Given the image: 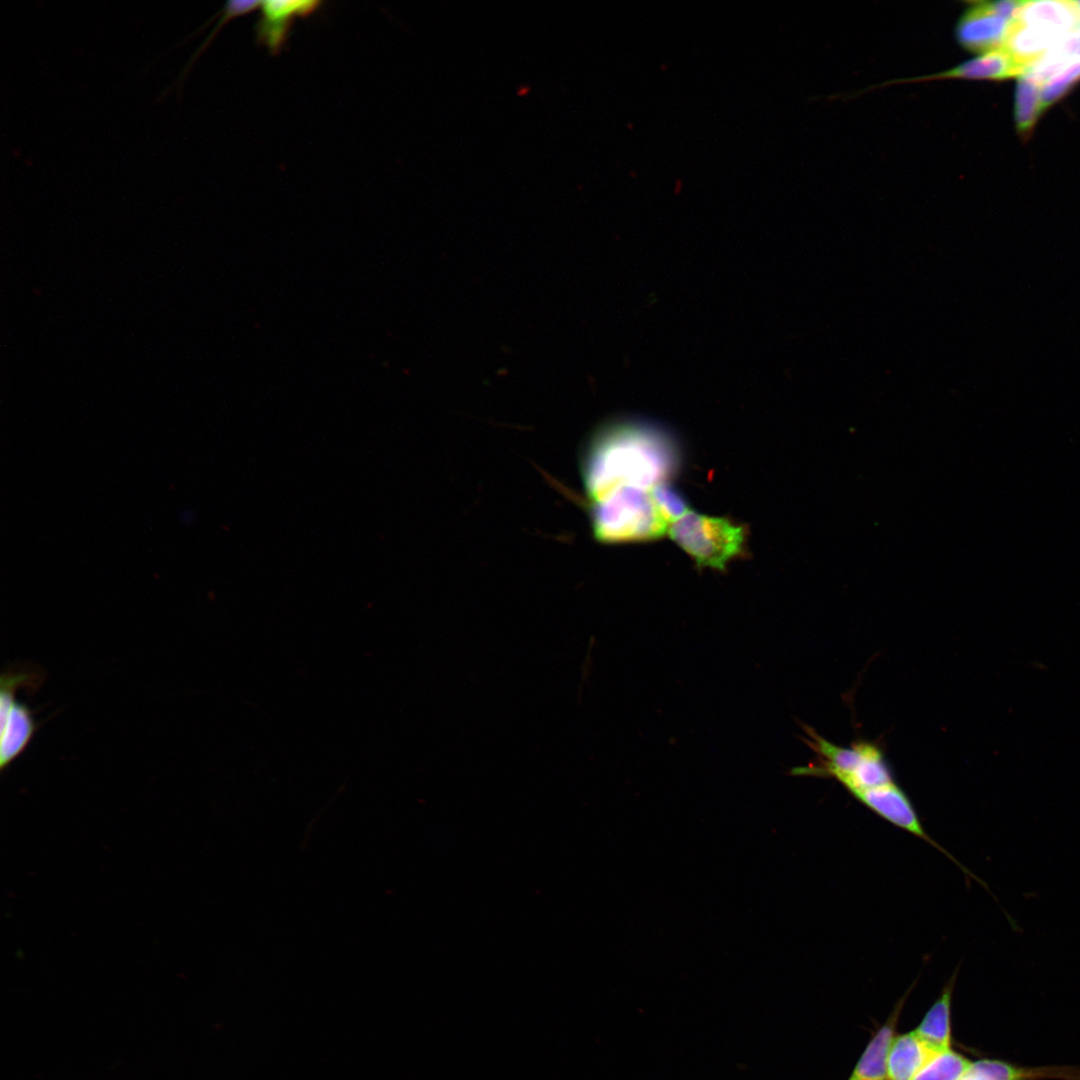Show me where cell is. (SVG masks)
Segmentation results:
<instances>
[{
  "label": "cell",
  "mask_w": 1080,
  "mask_h": 1080,
  "mask_svg": "<svg viewBox=\"0 0 1080 1080\" xmlns=\"http://www.w3.org/2000/svg\"><path fill=\"white\" fill-rule=\"evenodd\" d=\"M679 448L670 433L642 420H617L601 427L581 464L588 501L619 487L650 490L679 468Z\"/></svg>",
  "instance_id": "6da1fadb"
},
{
  "label": "cell",
  "mask_w": 1080,
  "mask_h": 1080,
  "mask_svg": "<svg viewBox=\"0 0 1080 1080\" xmlns=\"http://www.w3.org/2000/svg\"><path fill=\"white\" fill-rule=\"evenodd\" d=\"M650 490L619 487L589 501L594 537L616 544L654 540L668 533L669 522Z\"/></svg>",
  "instance_id": "7a4b0ae2"
},
{
  "label": "cell",
  "mask_w": 1080,
  "mask_h": 1080,
  "mask_svg": "<svg viewBox=\"0 0 1080 1080\" xmlns=\"http://www.w3.org/2000/svg\"><path fill=\"white\" fill-rule=\"evenodd\" d=\"M802 726L809 737L804 741L817 757L805 766L790 769V775L833 778L849 793L894 782L892 770L878 745L858 741L850 747L838 746L811 727Z\"/></svg>",
  "instance_id": "3957f363"
},
{
  "label": "cell",
  "mask_w": 1080,
  "mask_h": 1080,
  "mask_svg": "<svg viewBox=\"0 0 1080 1080\" xmlns=\"http://www.w3.org/2000/svg\"><path fill=\"white\" fill-rule=\"evenodd\" d=\"M668 534L698 568L718 571H724L731 560L745 554L748 538L744 525L693 511L673 522Z\"/></svg>",
  "instance_id": "277c9868"
},
{
  "label": "cell",
  "mask_w": 1080,
  "mask_h": 1080,
  "mask_svg": "<svg viewBox=\"0 0 1080 1080\" xmlns=\"http://www.w3.org/2000/svg\"><path fill=\"white\" fill-rule=\"evenodd\" d=\"M40 680L39 673L29 671H6L1 676V770L26 749L39 726L28 706L17 702L16 690L23 686L37 688Z\"/></svg>",
  "instance_id": "5b68a950"
},
{
  "label": "cell",
  "mask_w": 1080,
  "mask_h": 1080,
  "mask_svg": "<svg viewBox=\"0 0 1080 1080\" xmlns=\"http://www.w3.org/2000/svg\"><path fill=\"white\" fill-rule=\"evenodd\" d=\"M850 794L881 818L925 842H928L934 848L944 853L949 859L954 861L967 876L978 880L975 875L959 864L950 853L929 836L923 828L909 797L895 781L874 788L857 790ZM978 882L985 885L981 880H978Z\"/></svg>",
  "instance_id": "8992f818"
},
{
  "label": "cell",
  "mask_w": 1080,
  "mask_h": 1080,
  "mask_svg": "<svg viewBox=\"0 0 1080 1080\" xmlns=\"http://www.w3.org/2000/svg\"><path fill=\"white\" fill-rule=\"evenodd\" d=\"M1013 19L999 14L991 1H974L955 27L958 43L966 50L984 54L1004 48Z\"/></svg>",
  "instance_id": "52a82bcc"
},
{
  "label": "cell",
  "mask_w": 1080,
  "mask_h": 1080,
  "mask_svg": "<svg viewBox=\"0 0 1080 1080\" xmlns=\"http://www.w3.org/2000/svg\"><path fill=\"white\" fill-rule=\"evenodd\" d=\"M1013 19L1056 46L1063 40L1080 34V1H1021Z\"/></svg>",
  "instance_id": "ba28073f"
},
{
  "label": "cell",
  "mask_w": 1080,
  "mask_h": 1080,
  "mask_svg": "<svg viewBox=\"0 0 1080 1080\" xmlns=\"http://www.w3.org/2000/svg\"><path fill=\"white\" fill-rule=\"evenodd\" d=\"M1027 67L1013 57L1006 49L980 54L966 60L950 69L910 79H903L887 83L923 82L948 79L965 80H1005L1022 76Z\"/></svg>",
  "instance_id": "9c48e42d"
},
{
  "label": "cell",
  "mask_w": 1080,
  "mask_h": 1080,
  "mask_svg": "<svg viewBox=\"0 0 1080 1080\" xmlns=\"http://www.w3.org/2000/svg\"><path fill=\"white\" fill-rule=\"evenodd\" d=\"M960 1080H1080V1067L1022 1066L996 1059L972 1062Z\"/></svg>",
  "instance_id": "30bf717a"
},
{
  "label": "cell",
  "mask_w": 1080,
  "mask_h": 1080,
  "mask_svg": "<svg viewBox=\"0 0 1080 1080\" xmlns=\"http://www.w3.org/2000/svg\"><path fill=\"white\" fill-rule=\"evenodd\" d=\"M319 4L318 1L306 0L261 1V18L257 27L259 40L272 52L278 51L287 38L293 20L309 15Z\"/></svg>",
  "instance_id": "8fae6325"
},
{
  "label": "cell",
  "mask_w": 1080,
  "mask_h": 1080,
  "mask_svg": "<svg viewBox=\"0 0 1080 1080\" xmlns=\"http://www.w3.org/2000/svg\"><path fill=\"white\" fill-rule=\"evenodd\" d=\"M938 1053L914 1031L893 1038L887 1060L888 1080H913Z\"/></svg>",
  "instance_id": "7c38bea8"
},
{
  "label": "cell",
  "mask_w": 1080,
  "mask_h": 1080,
  "mask_svg": "<svg viewBox=\"0 0 1080 1080\" xmlns=\"http://www.w3.org/2000/svg\"><path fill=\"white\" fill-rule=\"evenodd\" d=\"M952 986H947L940 998L926 1013L914 1031L937 1052L950 1049V1002Z\"/></svg>",
  "instance_id": "4fadbf2b"
},
{
  "label": "cell",
  "mask_w": 1080,
  "mask_h": 1080,
  "mask_svg": "<svg viewBox=\"0 0 1080 1080\" xmlns=\"http://www.w3.org/2000/svg\"><path fill=\"white\" fill-rule=\"evenodd\" d=\"M893 1040V1026H883L870 1041L849 1080H888L887 1060Z\"/></svg>",
  "instance_id": "5bb4252c"
},
{
  "label": "cell",
  "mask_w": 1080,
  "mask_h": 1080,
  "mask_svg": "<svg viewBox=\"0 0 1080 1080\" xmlns=\"http://www.w3.org/2000/svg\"><path fill=\"white\" fill-rule=\"evenodd\" d=\"M260 5H261V1H228V2H226L225 5L223 6V8L218 13L219 14V20H218L217 24L215 25V27L208 34V36L204 39L202 44L200 46H198V48L195 50V52L189 57L186 64L180 70L176 80L169 86V88L165 89L161 93V96L159 98L163 97L165 95V93H167L168 91H170L173 88H175L177 90H181L183 82H184L187 74L189 73L190 69L192 68L194 62L196 61V59L207 48V46L211 43V41L214 39L216 34L220 31V29L228 21H230L233 18L238 17L240 15H244V14L250 13V12L256 10V9H259Z\"/></svg>",
  "instance_id": "9a60e30c"
},
{
  "label": "cell",
  "mask_w": 1080,
  "mask_h": 1080,
  "mask_svg": "<svg viewBox=\"0 0 1080 1080\" xmlns=\"http://www.w3.org/2000/svg\"><path fill=\"white\" fill-rule=\"evenodd\" d=\"M1043 111L1040 87L1028 77L1020 76L1015 94V121L1018 131L1028 132Z\"/></svg>",
  "instance_id": "2e32d148"
},
{
  "label": "cell",
  "mask_w": 1080,
  "mask_h": 1080,
  "mask_svg": "<svg viewBox=\"0 0 1080 1080\" xmlns=\"http://www.w3.org/2000/svg\"><path fill=\"white\" fill-rule=\"evenodd\" d=\"M971 1063L961 1054L948 1049L934 1056L913 1080H960Z\"/></svg>",
  "instance_id": "e0dca14e"
},
{
  "label": "cell",
  "mask_w": 1080,
  "mask_h": 1080,
  "mask_svg": "<svg viewBox=\"0 0 1080 1080\" xmlns=\"http://www.w3.org/2000/svg\"><path fill=\"white\" fill-rule=\"evenodd\" d=\"M650 491L655 504L668 522H675L691 512L687 501L668 481L656 484Z\"/></svg>",
  "instance_id": "ac0fdd59"
},
{
  "label": "cell",
  "mask_w": 1080,
  "mask_h": 1080,
  "mask_svg": "<svg viewBox=\"0 0 1080 1080\" xmlns=\"http://www.w3.org/2000/svg\"><path fill=\"white\" fill-rule=\"evenodd\" d=\"M1080 80V57L1072 61L1040 87L1042 107L1045 110Z\"/></svg>",
  "instance_id": "d6986e66"
}]
</instances>
